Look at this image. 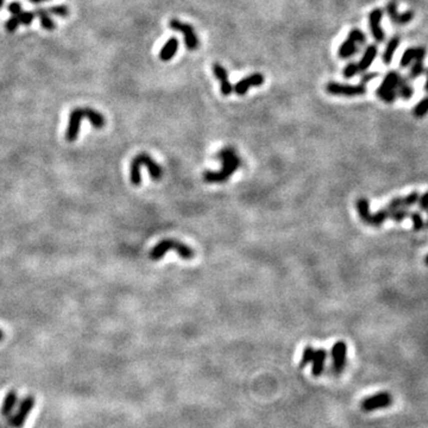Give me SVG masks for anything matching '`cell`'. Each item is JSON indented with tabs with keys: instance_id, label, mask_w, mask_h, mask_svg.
<instances>
[{
	"instance_id": "cell-1",
	"label": "cell",
	"mask_w": 428,
	"mask_h": 428,
	"mask_svg": "<svg viewBox=\"0 0 428 428\" xmlns=\"http://www.w3.org/2000/svg\"><path fill=\"white\" fill-rule=\"evenodd\" d=\"M218 158L223 163L220 170H206L204 173V181L207 183H223L230 179L236 173L238 168L242 166V160L238 156L233 148H224L218 152Z\"/></svg>"
},
{
	"instance_id": "cell-2",
	"label": "cell",
	"mask_w": 428,
	"mask_h": 428,
	"mask_svg": "<svg viewBox=\"0 0 428 428\" xmlns=\"http://www.w3.org/2000/svg\"><path fill=\"white\" fill-rule=\"evenodd\" d=\"M142 167L148 168L151 179L158 181L162 176H163V169H162L161 166H158L151 156H149L148 154L143 152V154H139L133 158L131 162V167H130V179H131V183L133 186L141 185L142 182L141 168Z\"/></svg>"
},
{
	"instance_id": "cell-3",
	"label": "cell",
	"mask_w": 428,
	"mask_h": 428,
	"mask_svg": "<svg viewBox=\"0 0 428 428\" xmlns=\"http://www.w3.org/2000/svg\"><path fill=\"white\" fill-rule=\"evenodd\" d=\"M170 250L176 251L181 258L186 259V261H190V259H193L195 257V252L192 247L175 239L162 240V242L158 243L157 245L151 250L150 253H149V257H150V259H152V261H160Z\"/></svg>"
},
{
	"instance_id": "cell-4",
	"label": "cell",
	"mask_w": 428,
	"mask_h": 428,
	"mask_svg": "<svg viewBox=\"0 0 428 428\" xmlns=\"http://www.w3.org/2000/svg\"><path fill=\"white\" fill-rule=\"evenodd\" d=\"M357 212L359 215L360 220L370 226L377 227L384 224L386 219H389V211L385 207L377 211L376 213H371L370 212V204L369 200L366 198H359L357 200Z\"/></svg>"
},
{
	"instance_id": "cell-5",
	"label": "cell",
	"mask_w": 428,
	"mask_h": 428,
	"mask_svg": "<svg viewBox=\"0 0 428 428\" xmlns=\"http://www.w3.org/2000/svg\"><path fill=\"white\" fill-rule=\"evenodd\" d=\"M401 79L402 76L396 71L386 73L382 84H380V86L376 91L377 97H378L380 100L384 101V103H394L396 98H397V87Z\"/></svg>"
},
{
	"instance_id": "cell-6",
	"label": "cell",
	"mask_w": 428,
	"mask_h": 428,
	"mask_svg": "<svg viewBox=\"0 0 428 428\" xmlns=\"http://www.w3.org/2000/svg\"><path fill=\"white\" fill-rule=\"evenodd\" d=\"M365 42V34L359 29H352L346 40L339 47L338 56L340 59H350L358 52V46H364Z\"/></svg>"
},
{
	"instance_id": "cell-7",
	"label": "cell",
	"mask_w": 428,
	"mask_h": 428,
	"mask_svg": "<svg viewBox=\"0 0 428 428\" xmlns=\"http://www.w3.org/2000/svg\"><path fill=\"white\" fill-rule=\"evenodd\" d=\"M35 405V397L31 395L25 396L23 399H21L18 404L17 411L14 415L8 417V426L10 428H23L25 421L34 409Z\"/></svg>"
},
{
	"instance_id": "cell-8",
	"label": "cell",
	"mask_w": 428,
	"mask_h": 428,
	"mask_svg": "<svg viewBox=\"0 0 428 428\" xmlns=\"http://www.w3.org/2000/svg\"><path fill=\"white\" fill-rule=\"evenodd\" d=\"M325 90L327 93L332 95H339V97H359L366 93V86L364 84L358 85H347L339 84V82H328L326 85Z\"/></svg>"
},
{
	"instance_id": "cell-9",
	"label": "cell",
	"mask_w": 428,
	"mask_h": 428,
	"mask_svg": "<svg viewBox=\"0 0 428 428\" xmlns=\"http://www.w3.org/2000/svg\"><path fill=\"white\" fill-rule=\"evenodd\" d=\"M169 27L171 30L177 31V33L183 34V37H185V44L186 48L190 52H194L199 48V38L196 36L194 28L192 27L190 24L183 23V22H181L180 19L177 18H173L170 19L169 22Z\"/></svg>"
},
{
	"instance_id": "cell-10",
	"label": "cell",
	"mask_w": 428,
	"mask_h": 428,
	"mask_svg": "<svg viewBox=\"0 0 428 428\" xmlns=\"http://www.w3.org/2000/svg\"><path fill=\"white\" fill-rule=\"evenodd\" d=\"M392 404V396L386 391L377 392L375 395L367 396L360 402V408L364 411H373L377 409L388 408Z\"/></svg>"
},
{
	"instance_id": "cell-11",
	"label": "cell",
	"mask_w": 428,
	"mask_h": 428,
	"mask_svg": "<svg viewBox=\"0 0 428 428\" xmlns=\"http://www.w3.org/2000/svg\"><path fill=\"white\" fill-rule=\"evenodd\" d=\"M332 357V370L335 375H339L344 371L346 366V357H347V346L345 341L339 340L332 346L331 350Z\"/></svg>"
},
{
	"instance_id": "cell-12",
	"label": "cell",
	"mask_w": 428,
	"mask_h": 428,
	"mask_svg": "<svg viewBox=\"0 0 428 428\" xmlns=\"http://www.w3.org/2000/svg\"><path fill=\"white\" fill-rule=\"evenodd\" d=\"M382 18H383V10L382 9H373L369 14V28L372 37L375 38L377 43L384 42L385 33L382 28Z\"/></svg>"
},
{
	"instance_id": "cell-13",
	"label": "cell",
	"mask_w": 428,
	"mask_h": 428,
	"mask_svg": "<svg viewBox=\"0 0 428 428\" xmlns=\"http://www.w3.org/2000/svg\"><path fill=\"white\" fill-rule=\"evenodd\" d=\"M263 84H264V75L262 73H253V74L247 75L240 81H238L233 86V91L238 95H244L250 91V88L259 87Z\"/></svg>"
},
{
	"instance_id": "cell-14",
	"label": "cell",
	"mask_w": 428,
	"mask_h": 428,
	"mask_svg": "<svg viewBox=\"0 0 428 428\" xmlns=\"http://www.w3.org/2000/svg\"><path fill=\"white\" fill-rule=\"evenodd\" d=\"M84 119V114H82V109H75L72 111L71 117H69L68 129L66 132V139L68 142H74L79 137V132H80L81 120Z\"/></svg>"
},
{
	"instance_id": "cell-15",
	"label": "cell",
	"mask_w": 428,
	"mask_h": 428,
	"mask_svg": "<svg viewBox=\"0 0 428 428\" xmlns=\"http://www.w3.org/2000/svg\"><path fill=\"white\" fill-rule=\"evenodd\" d=\"M213 74L215 79L220 82V92L225 97H228L233 91V86L231 84L230 79H228L227 71L224 68L220 63H214L213 65Z\"/></svg>"
},
{
	"instance_id": "cell-16",
	"label": "cell",
	"mask_w": 428,
	"mask_h": 428,
	"mask_svg": "<svg viewBox=\"0 0 428 428\" xmlns=\"http://www.w3.org/2000/svg\"><path fill=\"white\" fill-rule=\"evenodd\" d=\"M426 49L423 47L416 48V54H415V59L411 63L410 71H409V79L414 80L417 76H420L424 72V57H426Z\"/></svg>"
},
{
	"instance_id": "cell-17",
	"label": "cell",
	"mask_w": 428,
	"mask_h": 428,
	"mask_svg": "<svg viewBox=\"0 0 428 428\" xmlns=\"http://www.w3.org/2000/svg\"><path fill=\"white\" fill-rule=\"evenodd\" d=\"M377 53H378V48H377L376 44H370V46H367L365 48L360 61L358 62L359 72H366L367 69H369V67L372 65L373 61H375Z\"/></svg>"
},
{
	"instance_id": "cell-18",
	"label": "cell",
	"mask_w": 428,
	"mask_h": 428,
	"mask_svg": "<svg viewBox=\"0 0 428 428\" xmlns=\"http://www.w3.org/2000/svg\"><path fill=\"white\" fill-rule=\"evenodd\" d=\"M18 402V395L15 390H10L8 395L5 396L4 401H3L2 407H0V416L3 418H8L11 416L12 411Z\"/></svg>"
},
{
	"instance_id": "cell-19",
	"label": "cell",
	"mask_w": 428,
	"mask_h": 428,
	"mask_svg": "<svg viewBox=\"0 0 428 428\" xmlns=\"http://www.w3.org/2000/svg\"><path fill=\"white\" fill-rule=\"evenodd\" d=\"M327 359V351L323 348H318L314 352V356L312 358V375L319 377L323 372V367H325V361Z\"/></svg>"
},
{
	"instance_id": "cell-20",
	"label": "cell",
	"mask_w": 428,
	"mask_h": 428,
	"mask_svg": "<svg viewBox=\"0 0 428 428\" xmlns=\"http://www.w3.org/2000/svg\"><path fill=\"white\" fill-rule=\"evenodd\" d=\"M177 50H179V41H177L176 37H171L162 48L158 56H160L161 61L168 62L176 55Z\"/></svg>"
},
{
	"instance_id": "cell-21",
	"label": "cell",
	"mask_w": 428,
	"mask_h": 428,
	"mask_svg": "<svg viewBox=\"0 0 428 428\" xmlns=\"http://www.w3.org/2000/svg\"><path fill=\"white\" fill-rule=\"evenodd\" d=\"M82 114H84V118L90 120L92 126L95 129H103L105 124H106V119H105L103 114L93 109H90V107H84L82 109Z\"/></svg>"
},
{
	"instance_id": "cell-22",
	"label": "cell",
	"mask_w": 428,
	"mask_h": 428,
	"mask_svg": "<svg viewBox=\"0 0 428 428\" xmlns=\"http://www.w3.org/2000/svg\"><path fill=\"white\" fill-rule=\"evenodd\" d=\"M399 43H401V38H399V36H394L390 38V41L388 44H386L382 55V61L384 65H390V63L392 62V59H394V55L396 50H397Z\"/></svg>"
},
{
	"instance_id": "cell-23",
	"label": "cell",
	"mask_w": 428,
	"mask_h": 428,
	"mask_svg": "<svg viewBox=\"0 0 428 428\" xmlns=\"http://www.w3.org/2000/svg\"><path fill=\"white\" fill-rule=\"evenodd\" d=\"M36 15L38 16V18H40L41 25H42V28L44 29V30H48V31L55 30L56 25L53 22L52 17H50V14H49V11H48V10L43 9V8H38L36 10Z\"/></svg>"
},
{
	"instance_id": "cell-24",
	"label": "cell",
	"mask_w": 428,
	"mask_h": 428,
	"mask_svg": "<svg viewBox=\"0 0 428 428\" xmlns=\"http://www.w3.org/2000/svg\"><path fill=\"white\" fill-rule=\"evenodd\" d=\"M413 94H414L413 86L410 85V82H409L407 79L402 78L397 87V97H399L403 100H410L411 98H413Z\"/></svg>"
},
{
	"instance_id": "cell-25",
	"label": "cell",
	"mask_w": 428,
	"mask_h": 428,
	"mask_svg": "<svg viewBox=\"0 0 428 428\" xmlns=\"http://www.w3.org/2000/svg\"><path fill=\"white\" fill-rule=\"evenodd\" d=\"M415 54H416V47L408 48V49L402 54L401 60H399V66H401L402 68H407V67L410 66L415 59Z\"/></svg>"
},
{
	"instance_id": "cell-26",
	"label": "cell",
	"mask_w": 428,
	"mask_h": 428,
	"mask_svg": "<svg viewBox=\"0 0 428 428\" xmlns=\"http://www.w3.org/2000/svg\"><path fill=\"white\" fill-rule=\"evenodd\" d=\"M413 113L415 118H423V117L426 116L428 113V97L423 98L422 100L418 101V103L415 105Z\"/></svg>"
},
{
	"instance_id": "cell-27",
	"label": "cell",
	"mask_w": 428,
	"mask_h": 428,
	"mask_svg": "<svg viewBox=\"0 0 428 428\" xmlns=\"http://www.w3.org/2000/svg\"><path fill=\"white\" fill-rule=\"evenodd\" d=\"M409 217H410L411 223H413L414 231L418 232V231L423 230L424 228V219H423L422 214H421L420 212H417V211L416 212H410V213H409Z\"/></svg>"
},
{
	"instance_id": "cell-28",
	"label": "cell",
	"mask_w": 428,
	"mask_h": 428,
	"mask_svg": "<svg viewBox=\"0 0 428 428\" xmlns=\"http://www.w3.org/2000/svg\"><path fill=\"white\" fill-rule=\"evenodd\" d=\"M409 213H410V212H409L407 208H398L395 209V211L389 212V219L394 220L395 223H402L404 219L409 217Z\"/></svg>"
},
{
	"instance_id": "cell-29",
	"label": "cell",
	"mask_w": 428,
	"mask_h": 428,
	"mask_svg": "<svg viewBox=\"0 0 428 428\" xmlns=\"http://www.w3.org/2000/svg\"><path fill=\"white\" fill-rule=\"evenodd\" d=\"M314 352H315V348L310 346V345L303 348L302 357H301V360H300V367H304L306 365H308L310 361H312Z\"/></svg>"
},
{
	"instance_id": "cell-30",
	"label": "cell",
	"mask_w": 428,
	"mask_h": 428,
	"mask_svg": "<svg viewBox=\"0 0 428 428\" xmlns=\"http://www.w3.org/2000/svg\"><path fill=\"white\" fill-rule=\"evenodd\" d=\"M413 18H414V11H411V10H408V11L402 12V14H397L396 18L392 22H394L395 24L403 25V24L410 23V22L413 21Z\"/></svg>"
},
{
	"instance_id": "cell-31",
	"label": "cell",
	"mask_w": 428,
	"mask_h": 428,
	"mask_svg": "<svg viewBox=\"0 0 428 428\" xmlns=\"http://www.w3.org/2000/svg\"><path fill=\"white\" fill-rule=\"evenodd\" d=\"M418 198H420V194H418V192H416V190L409 193L408 195L402 196V201H403V208L413 207L414 205L417 204Z\"/></svg>"
},
{
	"instance_id": "cell-32",
	"label": "cell",
	"mask_w": 428,
	"mask_h": 428,
	"mask_svg": "<svg viewBox=\"0 0 428 428\" xmlns=\"http://www.w3.org/2000/svg\"><path fill=\"white\" fill-rule=\"evenodd\" d=\"M359 73V68H358V63L350 62L347 63L346 67L342 71V75L345 79H352L354 75H357Z\"/></svg>"
},
{
	"instance_id": "cell-33",
	"label": "cell",
	"mask_w": 428,
	"mask_h": 428,
	"mask_svg": "<svg viewBox=\"0 0 428 428\" xmlns=\"http://www.w3.org/2000/svg\"><path fill=\"white\" fill-rule=\"evenodd\" d=\"M49 14L60 16V17H67L69 15V9L65 5H59V6H52V8L48 9Z\"/></svg>"
},
{
	"instance_id": "cell-34",
	"label": "cell",
	"mask_w": 428,
	"mask_h": 428,
	"mask_svg": "<svg viewBox=\"0 0 428 428\" xmlns=\"http://www.w3.org/2000/svg\"><path fill=\"white\" fill-rule=\"evenodd\" d=\"M19 24H21V21H19L18 16H12V17L10 18L5 24L6 31H8V33H15V31L18 29Z\"/></svg>"
},
{
	"instance_id": "cell-35",
	"label": "cell",
	"mask_w": 428,
	"mask_h": 428,
	"mask_svg": "<svg viewBox=\"0 0 428 428\" xmlns=\"http://www.w3.org/2000/svg\"><path fill=\"white\" fill-rule=\"evenodd\" d=\"M386 15L389 16V18L391 19V21H394L396 18V16H397L398 11H397V2H395V0H391V2L388 3V5H386L385 8Z\"/></svg>"
},
{
	"instance_id": "cell-36",
	"label": "cell",
	"mask_w": 428,
	"mask_h": 428,
	"mask_svg": "<svg viewBox=\"0 0 428 428\" xmlns=\"http://www.w3.org/2000/svg\"><path fill=\"white\" fill-rule=\"evenodd\" d=\"M18 18H19V21H21V24L30 25L35 19V14L34 12H30V11H27V12L22 11L21 14L18 15Z\"/></svg>"
},
{
	"instance_id": "cell-37",
	"label": "cell",
	"mask_w": 428,
	"mask_h": 428,
	"mask_svg": "<svg viewBox=\"0 0 428 428\" xmlns=\"http://www.w3.org/2000/svg\"><path fill=\"white\" fill-rule=\"evenodd\" d=\"M386 209L388 211H395V209L398 208H403V201H402V196H397V198L391 199L389 201V204L386 205Z\"/></svg>"
},
{
	"instance_id": "cell-38",
	"label": "cell",
	"mask_w": 428,
	"mask_h": 428,
	"mask_svg": "<svg viewBox=\"0 0 428 428\" xmlns=\"http://www.w3.org/2000/svg\"><path fill=\"white\" fill-rule=\"evenodd\" d=\"M418 208L421 209V211H427L428 209V190L426 193H423L422 195H420V198H418L417 201Z\"/></svg>"
},
{
	"instance_id": "cell-39",
	"label": "cell",
	"mask_w": 428,
	"mask_h": 428,
	"mask_svg": "<svg viewBox=\"0 0 428 428\" xmlns=\"http://www.w3.org/2000/svg\"><path fill=\"white\" fill-rule=\"evenodd\" d=\"M8 9H9L10 14H12V16H18L22 12V5L17 2L11 3V4L9 5Z\"/></svg>"
},
{
	"instance_id": "cell-40",
	"label": "cell",
	"mask_w": 428,
	"mask_h": 428,
	"mask_svg": "<svg viewBox=\"0 0 428 428\" xmlns=\"http://www.w3.org/2000/svg\"><path fill=\"white\" fill-rule=\"evenodd\" d=\"M377 76H378V74H377V73H367V74L361 75V82H360V84L365 85L366 82L371 81V80H372V79H376Z\"/></svg>"
},
{
	"instance_id": "cell-41",
	"label": "cell",
	"mask_w": 428,
	"mask_h": 428,
	"mask_svg": "<svg viewBox=\"0 0 428 428\" xmlns=\"http://www.w3.org/2000/svg\"><path fill=\"white\" fill-rule=\"evenodd\" d=\"M30 3H33V4H40V3L47 2V0H29Z\"/></svg>"
},
{
	"instance_id": "cell-42",
	"label": "cell",
	"mask_w": 428,
	"mask_h": 428,
	"mask_svg": "<svg viewBox=\"0 0 428 428\" xmlns=\"http://www.w3.org/2000/svg\"><path fill=\"white\" fill-rule=\"evenodd\" d=\"M426 84H424V90H426V92H428V71L426 72Z\"/></svg>"
},
{
	"instance_id": "cell-43",
	"label": "cell",
	"mask_w": 428,
	"mask_h": 428,
	"mask_svg": "<svg viewBox=\"0 0 428 428\" xmlns=\"http://www.w3.org/2000/svg\"><path fill=\"white\" fill-rule=\"evenodd\" d=\"M3 339H4V332H3L2 329H0V341H2Z\"/></svg>"
},
{
	"instance_id": "cell-44",
	"label": "cell",
	"mask_w": 428,
	"mask_h": 428,
	"mask_svg": "<svg viewBox=\"0 0 428 428\" xmlns=\"http://www.w3.org/2000/svg\"><path fill=\"white\" fill-rule=\"evenodd\" d=\"M426 212H427V219H426V221H424V227L428 228V209Z\"/></svg>"
},
{
	"instance_id": "cell-45",
	"label": "cell",
	"mask_w": 428,
	"mask_h": 428,
	"mask_svg": "<svg viewBox=\"0 0 428 428\" xmlns=\"http://www.w3.org/2000/svg\"><path fill=\"white\" fill-rule=\"evenodd\" d=\"M424 264L428 265V253L426 255V257H424Z\"/></svg>"
},
{
	"instance_id": "cell-46",
	"label": "cell",
	"mask_w": 428,
	"mask_h": 428,
	"mask_svg": "<svg viewBox=\"0 0 428 428\" xmlns=\"http://www.w3.org/2000/svg\"><path fill=\"white\" fill-rule=\"evenodd\" d=\"M4 3H5V0H0V9L3 8V5H4Z\"/></svg>"
},
{
	"instance_id": "cell-47",
	"label": "cell",
	"mask_w": 428,
	"mask_h": 428,
	"mask_svg": "<svg viewBox=\"0 0 428 428\" xmlns=\"http://www.w3.org/2000/svg\"><path fill=\"white\" fill-rule=\"evenodd\" d=\"M0 428H10V427L6 424V426H0Z\"/></svg>"
}]
</instances>
